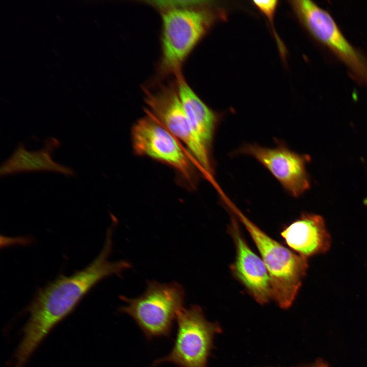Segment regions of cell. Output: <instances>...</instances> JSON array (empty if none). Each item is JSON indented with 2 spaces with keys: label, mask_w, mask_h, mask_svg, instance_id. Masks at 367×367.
<instances>
[{
  "label": "cell",
  "mask_w": 367,
  "mask_h": 367,
  "mask_svg": "<svg viewBox=\"0 0 367 367\" xmlns=\"http://www.w3.org/2000/svg\"><path fill=\"white\" fill-rule=\"evenodd\" d=\"M299 367H327L325 363L322 361H318L310 365L301 366Z\"/></svg>",
  "instance_id": "5bb4252c"
},
{
  "label": "cell",
  "mask_w": 367,
  "mask_h": 367,
  "mask_svg": "<svg viewBox=\"0 0 367 367\" xmlns=\"http://www.w3.org/2000/svg\"><path fill=\"white\" fill-rule=\"evenodd\" d=\"M290 3L309 34L342 62L355 80L367 86L366 56L349 42L331 14L311 1Z\"/></svg>",
  "instance_id": "8992f818"
},
{
  "label": "cell",
  "mask_w": 367,
  "mask_h": 367,
  "mask_svg": "<svg viewBox=\"0 0 367 367\" xmlns=\"http://www.w3.org/2000/svg\"><path fill=\"white\" fill-rule=\"evenodd\" d=\"M230 232L236 250L235 259L231 268L233 274L258 303H268L273 299V292L264 262L249 247L234 217Z\"/></svg>",
  "instance_id": "30bf717a"
},
{
  "label": "cell",
  "mask_w": 367,
  "mask_h": 367,
  "mask_svg": "<svg viewBox=\"0 0 367 367\" xmlns=\"http://www.w3.org/2000/svg\"><path fill=\"white\" fill-rule=\"evenodd\" d=\"M226 204L246 227L258 248L270 276L273 299L280 307H290L306 275L307 258L272 239L228 200Z\"/></svg>",
  "instance_id": "3957f363"
},
{
  "label": "cell",
  "mask_w": 367,
  "mask_h": 367,
  "mask_svg": "<svg viewBox=\"0 0 367 367\" xmlns=\"http://www.w3.org/2000/svg\"><path fill=\"white\" fill-rule=\"evenodd\" d=\"M237 153L256 159L294 197L301 196L310 188V178L306 170L309 156L291 150L284 143H278L272 148L245 144Z\"/></svg>",
  "instance_id": "9c48e42d"
},
{
  "label": "cell",
  "mask_w": 367,
  "mask_h": 367,
  "mask_svg": "<svg viewBox=\"0 0 367 367\" xmlns=\"http://www.w3.org/2000/svg\"><path fill=\"white\" fill-rule=\"evenodd\" d=\"M120 298L126 304L119 311L129 315L146 338L152 340L170 337L177 314L184 308L186 293L177 282L152 280L147 282L145 291L139 297Z\"/></svg>",
  "instance_id": "277c9868"
},
{
  "label": "cell",
  "mask_w": 367,
  "mask_h": 367,
  "mask_svg": "<svg viewBox=\"0 0 367 367\" xmlns=\"http://www.w3.org/2000/svg\"><path fill=\"white\" fill-rule=\"evenodd\" d=\"M112 227L107 231L104 246L84 269L70 276L60 275L37 292L28 309L29 319L14 356L18 367H24L38 345L61 321L69 314L97 283L110 276H120L131 268L126 260L110 261Z\"/></svg>",
  "instance_id": "6da1fadb"
},
{
  "label": "cell",
  "mask_w": 367,
  "mask_h": 367,
  "mask_svg": "<svg viewBox=\"0 0 367 367\" xmlns=\"http://www.w3.org/2000/svg\"><path fill=\"white\" fill-rule=\"evenodd\" d=\"M281 235L291 249L306 258L325 253L331 244L323 217L314 214L303 213Z\"/></svg>",
  "instance_id": "8fae6325"
},
{
  "label": "cell",
  "mask_w": 367,
  "mask_h": 367,
  "mask_svg": "<svg viewBox=\"0 0 367 367\" xmlns=\"http://www.w3.org/2000/svg\"><path fill=\"white\" fill-rule=\"evenodd\" d=\"M179 95L192 129L203 147L212 153L221 115L208 107L186 80L182 72L174 76Z\"/></svg>",
  "instance_id": "7c38bea8"
},
{
  "label": "cell",
  "mask_w": 367,
  "mask_h": 367,
  "mask_svg": "<svg viewBox=\"0 0 367 367\" xmlns=\"http://www.w3.org/2000/svg\"><path fill=\"white\" fill-rule=\"evenodd\" d=\"M59 145V142L55 138L47 139L44 147L37 150H27L20 144L12 154L2 164L1 175L37 171H53L68 176L74 175L71 168L53 160L51 153Z\"/></svg>",
  "instance_id": "4fadbf2b"
},
{
  "label": "cell",
  "mask_w": 367,
  "mask_h": 367,
  "mask_svg": "<svg viewBox=\"0 0 367 367\" xmlns=\"http://www.w3.org/2000/svg\"><path fill=\"white\" fill-rule=\"evenodd\" d=\"M147 111L188 147L202 172L213 177L212 153L207 150L194 133L179 95L175 78L166 82L153 81L143 88Z\"/></svg>",
  "instance_id": "5b68a950"
},
{
  "label": "cell",
  "mask_w": 367,
  "mask_h": 367,
  "mask_svg": "<svg viewBox=\"0 0 367 367\" xmlns=\"http://www.w3.org/2000/svg\"><path fill=\"white\" fill-rule=\"evenodd\" d=\"M161 18V55L154 81L182 72L188 57L222 12L206 1H145Z\"/></svg>",
  "instance_id": "7a4b0ae2"
},
{
  "label": "cell",
  "mask_w": 367,
  "mask_h": 367,
  "mask_svg": "<svg viewBox=\"0 0 367 367\" xmlns=\"http://www.w3.org/2000/svg\"><path fill=\"white\" fill-rule=\"evenodd\" d=\"M131 128L134 152L173 168L191 189L198 184L199 175L194 161L184 150L178 139L147 111Z\"/></svg>",
  "instance_id": "52a82bcc"
},
{
  "label": "cell",
  "mask_w": 367,
  "mask_h": 367,
  "mask_svg": "<svg viewBox=\"0 0 367 367\" xmlns=\"http://www.w3.org/2000/svg\"><path fill=\"white\" fill-rule=\"evenodd\" d=\"M176 320L177 329L173 348L167 355L155 360L153 366L169 362L178 367H207L215 336L222 330L219 324L207 321L197 305L182 309Z\"/></svg>",
  "instance_id": "ba28073f"
}]
</instances>
